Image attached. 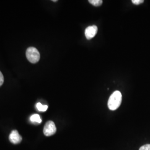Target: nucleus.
<instances>
[{
  "mask_svg": "<svg viewBox=\"0 0 150 150\" xmlns=\"http://www.w3.org/2000/svg\"><path fill=\"white\" fill-rule=\"evenodd\" d=\"M56 132V127L53 121H49L45 124L43 128V134L46 136H51Z\"/></svg>",
  "mask_w": 150,
  "mask_h": 150,
  "instance_id": "nucleus-3",
  "label": "nucleus"
},
{
  "mask_svg": "<svg viewBox=\"0 0 150 150\" xmlns=\"http://www.w3.org/2000/svg\"><path fill=\"white\" fill-rule=\"evenodd\" d=\"M122 102V94L119 91H115L110 96L108 101V107L110 110H116Z\"/></svg>",
  "mask_w": 150,
  "mask_h": 150,
  "instance_id": "nucleus-1",
  "label": "nucleus"
},
{
  "mask_svg": "<svg viewBox=\"0 0 150 150\" xmlns=\"http://www.w3.org/2000/svg\"><path fill=\"white\" fill-rule=\"evenodd\" d=\"M26 57L28 60L32 64H36L40 59V54L37 48L30 47L26 50Z\"/></svg>",
  "mask_w": 150,
  "mask_h": 150,
  "instance_id": "nucleus-2",
  "label": "nucleus"
},
{
  "mask_svg": "<svg viewBox=\"0 0 150 150\" xmlns=\"http://www.w3.org/2000/svg\"><path fill=\"white\" fill-rule=\"evenodd\" d=\"M132 2L134 5H138L141 4H142L144 2V0H132Z\"/></svg>",
  "mask_w": 150,
  "mask_h": 150,
  "instance_id": "nucleus-10",
  "label": "nucleus"
},
{
  "mask_svg": "<svg viewBox=\"0 0 150 150\" xmlns=\"http://www.w3.org/2000/svg\"><path fill=\"white\" fill-rule=\"evenodd\" d=\"M98 31V28L95 25H92L87 27L85 31V36L87 40H90L91 38H94Z\"/></svg>",
  "mask_w": 150,
  "mask_h": 150,
  "instance_id": "nucleus-4",
  "label": "nucleus"
},
{
  "mask_svg": "<svg viewBox=\"0 0 150 150\" xmlns=\"http://www.w3.org/2000/svg\"><path fill=\"white\" fill-rule=\"evenodd\" d=\"M88 2L95 6H100L102 5L103 2L102 0H89Z\"/></svg>",
  "mask_w": 150,
  "mask_h": 150,
  "instance_id": "nucleus-8",
  "label": "nucleus"
},
{
  "mask_svg": "<svg viewBox=\"0 0 150 150\" xmlns=\"http://www.w3.org/2000/svg\"><path fill=\"white\" fill-rule=\"evenodd\" d=\"M30 121L33 123H41L42 122L41 118L38 114H34L32 115L30 117Z\"/></svg>",
  "mask_w": 150,
  "mask_h": 150,
  "instance_id": "nucleus-6",
  "label": "nucleus"
},
{
  "mask_svg": "<svg viewBox=\"0 0 150 150\" xmlns=\"http://www.w3.org/2000/svg\"><path fill=\"white\" fill-rule=\"evenodd\" d=\"M4 82V77L2 72L0 71V86H2Z\"/></svg>",
  "mask_w": 150,
  "mask_h": 150,
  "instance_id": "nucleus-11",
  "label": "nucleus"
},
{
  "mask_svg": "<svg viewBox=\"0 0 150 150\" xmlns=\"http://www.w3.org/2000/svg\"><path fill=\"white\" fill-rule=\"evenodd\" d=\"M36 107L39 111L45 112L47 110L48 106L47 105H43L41 103L39 102L36 104Z\"/></svg>",
  "mask_w": 150,
  "mask_h": 150,
  "instance_id": "nucleus-7",
  "label": "nucleus"
},
{
  "mask_svg": "<svg viewBox=\"0 0 150 150\" xmlns=\"http://www.w3.org/2000/svg\"><path fill=\"white\" fill-rule=\"evenodd\" d=\"M139 150H150V144H146L141 146Z\"/></svg>",
  "mask_w": 150,
  "mask_h": 150,
  "instance_id": "nucleus-9",
  "label": "nucleus"
},
{
  "mask_svg": "<svg viewBox=\"0 0 150 150\" xmlns=\"http://www.w3.org/2000/svg\"><path fill=\"white\" fill-rule=\"evenodd\" d=\"M9 139L11 142L13 144H18L21 142L22 141V137L19 134L17 131L14 130L11 132L10 134Z\"/></svg>",
  "mask_w": 150,
  "mask_h": 150,
  "instance_id": "nucleus-5",
  "label": "nucleus"
}]
</instances>
